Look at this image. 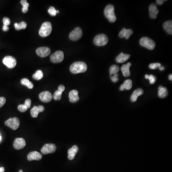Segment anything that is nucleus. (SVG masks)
Wrapping results in <instances>:
<instances>
[{"mask_svg":"<svg viewBox=\"0 0 172 172\" xmlns=\"http://www.w3.org/2000/svg\"><path fill=\"white\" fill-rule=\"evenodd\" d=\"M87 70V65L84 62H76L71 65L70 67V71L73 74H79L86 72Z\"/></svg>","mask_w":172,"mask_h":172,"instance_id":"f257e3e1","label":"nucleus"},{"mask_svg":"<svg viewBox=\"0 0 172 172\" xmlns=\"http://www.w3.org/2000/svg\"><path fill=\"white\" fill-rule=\"evenodd\" d=\"M105 16L111 23H114L116 20V17L114 13V7L112 5H108L104 9Z\"/></svg>","mask_w":172,"mask_h":172,"instance_id":"f03ea898","label":"nucleus"},{"mask_svg":"<svg viewBox=\"0 0 172 172\" xmlns=\"http://www.w3.org/2000/svg\"><path fill=\"white\" fill-rule=\"evenodd\" d=\"M52 30L51 23L46 22L43 24L39 31V35L42 37H47L48 36Z\"/></svg>","mask_w":172,"mask_h":172,"instance_id":"7ed1b4c3","label":"nucleus"},{"mask_svg":"<svg viewBox=\"0 0 172 172\" xmlns=\"http://www.w3.org/2000/svg\"><path fill=\"white\" fill-rule=\"evenodd\" d=\"M140 44L142 47L151 50L154 49L155 47V42L150 38L147 37H144L141 38L140 40Z\"/></svg>","mask_w":172,"mask_h":172,"instance_id":"20e7f679","label":"nucleus"},{"mask_svg":"<svg viewBox=\"0 0 172 172\" xmlns=\"http://www.w3.org/2000/svg\"><path fill=\"white\" fill-rule=\"evenodd\" d=\"M108 38L105 34H99L95 36L94 39V43L99 47L105 46L108 42Z\"/></svg>","mask_w":172,"mask_h":172,"instance_id":"39448f33","label":"nucleus"},{"mask_svg":"<svg viewBox=\"0 0 172 172\" xmlns=\"http://www.w3.org/2000/svg\"><path fill=\"white\" fill-rule=\"evenodd\" d=\"M64 58V54L61 51H58L53 54L50 57V60L54 63H59Z\"/></svg>","mask_w":172,"mask_h":172,"instance_id":"423d86ee","label":"nucleus"},{"mask_svg":"<svg viewBox=\"0 0 172 172\" xmlns=\"http://www.w3.org/2000/svg\"><path fill=\"white\" fill-rule=\"evenodd\" d=\"M3 64L5 65L9 69H13L17 65V60L15 58L12 56H6L2 60Z\"/></svg>","mask_w":172,"mask_h":172,"instance_id":"0eeeda50","label":"nucleus"},{"mask_svg":"<svg viewBox=\"0 0 172 172\" xmlns=\"http://www.w3.org/2000/svg\"><path fill=\"white\" fill-rule=\"evenodd\" d=\"M82 36V31L80 27H77L70 33L69 39L71 40L77 41L80 39Z\"/></svg>","mask_w":172,"mask_h":172,"instance_id":"6e6552de","label":"nucleus"},{"mask_svg":"<svg viewBox=\"0 0 172 172\" xmlns=\"http://www.w3.org/2000/svg\"><path fill=\"white\" fill-rule=\"evenodd\" d=\"M6 125L13 130H17L20 125V121L17 118H10L5 122Z\"/></svg>","mask_w":172,"mask_h":172,"instance_id":"1a4fd4ad","label":"nucleus"},{"mask_svg":"<svg viewBox=\"0 0 172 172\" xmlns=\"http://www.w3.org/2000/svg\"><path fill=\"white\" fill-rule=\"evenodd\" d=\"M56 145L54 144H46L41 149L42 154L43 155H47V154L53 153L56 151Z\"/></svg>","mask_w":172,"mask_h":172,"instance_id":"9d476101","label":"nucleus"},{"mask_svg":"<svg viewBox=\"0 0 172 172\" xmlns=\"http://www.w3.org/2000/svg\"><path fill=\"white\" fill-rule=\"evenodd\" d=\"M36 52L38 56L45 58L50 54L51 50L47 47H41L36 49Z\"/></svg>","mask_w":172,"mask_h":172,"instance_id":"9b49d317","label":"nucleus"},{"mask_svg":"<svg viewBox=\"0 0 172 172\" xmlns=\"http://www.w3.org/2000/svg\"><path fill=\"white\" fill-rule=\"evenodd\" d=\"M39 98V99L44 103H49L52 99L53 96L50 92L46 91L40 93Z\"/></svg>","mask_w":172,"mask_h":172,"instance_id":"f8f14e48","label":"nucleus"},{"mask_svg":"<svg viewBox=\"0 0 172 172\" xmlns=\"http://www.w3.org/2000/svg\"><path fill=\"white\" fill-rule=\"evenodd\" d=\"M26 145L25 140L22 138L15 139L13 143V146L17 150L22 149Z\"/></svg>","mask_w":172,"mask_h":172,"instance_id":"ddd939ff","label":"nucleus"},{"mask_svg":"<svg viewBox=\"0 0 172 172\" xmlns=\"http://www.w3.org/2000/svg\"><path fill=\"white\" fill-rule=\"evenodd\" d=\"M42 155L38 151H34L30 152L27 155L28 160L31 161L33 160H40L41 159Z\"/></svg>","mask_w":172,"mask_h":172,"instance_id":"4468645a","label":"nucleus"},{"mask_svg":"<svg viewBox=\"0 0 172 172\" xmlns=\"http://www.w3.org/2000/svg\"><path fill=\"white\" fill-rule=\"evenodd\" d=\"M149 10L151 17L152 19L156 18L157 14L159 13V10L157 9V6L152 3L150 6Z\"/></svg>","mask_w":172,"mask_h":172,"instance_id":"2eb2a0df","label":"nucleus"},{"mask_svg":"<svg viewBox=\"0 0 172 172\" xmlns=\"http://www.w3.org/2000/svg\"><path fill=\"white\" fill-rule=\"evenodd\" d=\"M69 98L71 103H75L79 101L80 98L79 96V92L76 90H72L69 93Z\"/></svg>","mask_w":172,"mask_h":172,"instance_id":"dca6fc26","label":"nucleus"},{"mask_svg":"<svg viewBox=\"0 0 172 172\" xmlns=\"http://www.w3.org/2000/svg\"><path fill=\"white\" fill-rule=\"evenodd\" d=\"M133 34L132 30L129 29L123 28L119 33V36L121 38H125L126 39H128L130 38V36Z\"/></svg>","mask_w":172,"mask_h":172,"instance_id":"f3484780","label":"nucleus"},{"mask_svg":"<svg viewBox=\"0 0 172 172\" xmlns=\"http://www.w3.org/2000/svg\"><path fill=\"white\" fill-rule=\"evenodd\" d=\"M78 151L79 148L77 145H74L72 148L69 149L68 150V158L70 160L74 159Z\"/></svg>","mask_w":172,"mask_h":172,"instance_id":"a211bd4d","label":"nucleus"},{"mask_svg":"<svg viewBox=\"0 0 172 172\" xmlns=\"http://www.w3.org/2000/svg\"><path fill=\"white\" fill-rule=\"evenodd\" d=\"M131 66V63H128L127 64L123 65L122 68H121V70L123 74V76L125 77H129L131 75L130 73V68Z\"/></svg>","mask_w":172,"mask_h":172,"instance_id":"6ab92c4d","label":"nucleus"},{"mask_svg":"<svg viewBox=\"0 0 172 172\" xmlns=\"http://www.w3.org/2000/svg\"><path fill=\"white\" fill-rule=\"evenodd\" d=\"M130 58V54H125L122 53L117 56L116 58V61L118 63H123L124 62L128 60L129 58Z\"/></svg>","mask_w":172,"mask_h":172,"instance_id":"aec40b11","label":"nucleus"},{"mask_svg":"<svg viewBox=\"0 0 172 172\" xmlns=\"http://www.w3.org/2000/svg\"><path fill=\"white\" fill-rule=\"evenodd\" d=\"M143 93H144V91L141 88H138V89H136L131 95V101L132 102H135L137 99L138 97L140 96V95H142Z\"/></svg>","mask_w":172,"mask_h":172,"instance_id":"412c9836","label":"nucleus"},{"mask_svg":"<svg viewBox=\"0 0 172 172\" xmlns=\"http://www.w3.org/2000/svg\"><path fill=\"white\" fill-rule=\"evenodd\" d=\"M158 96L161 98H165L167 96L168 91L166 88L160 86L158 88Z\"/></svg>","mask_w":172,"mask_h":172,"instance_id":"4be33fe9","label":"nucleus"},{"mask_svg":"<svg viewBox=\"0 0 172 172\" xmlns=\"http://www.w3.org/2000/svg\"><path fill=\"white\" fill-rule=\"evenodd\" d=\"M163 28L170 35L172 34V21H168L163 24Z\"/></svg>","mask_w":172,"mask_h":172,"instance_id":"5701e85b","label":"nucleus"},{"mask_svg":"<svg viewBox=\"0 0 172 172\" xmlns=\"http://www.w3.org/2000/svg\"><path fill=\"white\" fill-rule=\"evenodd\" d=\"M21 84L24 86H27V87L29 89H32L34 87V85L31 82L26 78L22 79L21 81Z\"/></svg>","mask_w":172,"mask_h":172,"instance_id":"b1692460","label":"nucleus"},{"mask_svg":"<svg viewBox=\"0 0 172 172\" xmlns=\"http://www.w3.org/2000/svg\"><path fill=\"white\" fill-rule=\"evenodd\" d=\"M14 27H15V29L17 30H20L21 29H24L26 28L27 27V24L26 23L24 22H22L19 24L17 23H15L14 24Z\"/></svg>","mask_w":172,"mask_h":172,"instance_id":"393cba45","label":"nucleus"},{"mask_svg":"<svg viewBox=\"0 0 172 172\" xmlns=\"http://www.w3.org/2000/svg\"><path fill=\"white\" fill-rule=\"evenodd\" d=\"M43 76H44V75H43L42 71L41 70H38L33 75V78L34 80H41L43 77Z\"/></svg>","mask_w":172,"mask_h":172,"instance_id":"a878e982","label":"nucleus"},{"mask_svg":"<svg viewBox=\"0 0 172 172\" xmlns=\"http://www.w3.org/2000/svg\"><path fill=\"white\" fill-rule=\"evenodd\" d=\"M119 70H120V68L118 65H112L110 69V75L112 76L114 74H117V73L119 72Z\"/></svg>","mask_w":172,"mask_h":172,"instance_id":"bb28decb","label":"nucleus"},{"mask_svg":"<svg viewBox=\"0 0 172 172\" xmlns=\"http://www.w3.org/2000/svg\"><path fill=\"white\" fill-rule=\"evenodd\" d=\"M21 5L23 6L22 12L23 13H26L28 11V7L29 5L26 0H22L21 1Z\"/></svg>","mask_w":172,"mask_h":172,"instance_id":"cd10ccee","label":"nucleus"},{"mask_svg":"<svg viewBox=\"0 0 172 172\" xmlns=\"http://www.w3.org/2000/svg\"><path fill=\"white\" fill-rule=\"evenodd\" d=\"M122 85L124 87V89H126V90H130L132 88V86H133L132 81L131 80H126Z\"/></svg>","mask_w":172,"mask_h":172,"instance_id":"c85d7f7f","label":"nucleus"},{"mask_svg":"<svg viewBox=\"0 0 172 172\" xmlns=\"http://www.w3.org/2000/svg\"><path fill=\"white\" fill-rule=\"evenodd\" d=\"M39 113V111L38 110L37 106H34L31 110V115L33 118H36Z\"/></svg>","mask_w":172,"mask_h":172,"instance_id":"c756f323","label":"nucleus"},{"mask_svg":"<svg viewBox=\"0 0 172 172\" xmlns=\"http://www.w3.org/2000/svg\"><path fill=\"white\" fill-rule=\"evenodd\" d=\"M145 78L146 79H148L149 80L150 83L151 84H154L155 82L156 78L155 76L152 75H145Z\"/></svg>","mask_w":172,"mask_h":172,"instance_id":"7c9ffc66","label":"nucleus"},{"mask_svg":"<svg viewBox=\"0 0 172 172\" xmlns=\"http://www.w3.org/2000/svg\"><path fill=\"white\" fill-rule=\"evenodd\" d=\"M48 12L52 17H55L57 13H59V11H57L54 7L51 6L48 10Z\"/></svg>","mask_w":172,"mask_h":172,"instance_id":"2f4dec72","label":"nucleus"},{"mask_svg":"<svg viewBox=\"0 0 172 172\" xmlns=\"http://www.w3.org/2000/svg\"><path fill=\"white\" fill-rule=\"evenodd\" d=\"M62 93L59 91H57L54 94L53 97L54 100H59L61 98Z\"/></svg>","mask_w":172,"mask_h":172,"instance_id":"473e14b6","label":"nucleus"},{"mask_svg":"<svg viewBox=\"0 0 172 172\" xmlns=\"http://www.w3.org/2000/svg\"><path fill=\"white\" fill-rule=\"evenodd\" d=\"M161 66V64L159 63H156L150 64L149 65L150 69H155L157 68H160Z\"/></svg>","mask_w":172,"mask_h":172,"instance_id":"72a5a7b5","label":"nucleus"},{"mask_svg":"<svg viewBox=\"0 0 172 172\" xmlns=\"http://www.w3.org/2000/svg\"><path fill=\"white\" fill-rule=\"evenodd\" d=\"M18 109L20 112H24L27 110V108L24 104L19 105L18 106Z\"/></svg>","mask_w":172,"mask_h":172,"instance_id":"f704fd0d","label":"nucleus"},{"mask_svg":"<svg viewBox=\"0 0 172 172\" xmlns=\"http://www.w3.org/2000/svg\"><path fill=\"white\" fill-rule=\"evenodd\" d=\"M118 74H114V75H113L112 76H111V80L113 82H117L119 80V79H118Z\"/></svg>","mask_w":172,"mask_h":172,"instance_id":"c9c22d12","label":"nucleus"},{"mask_svg":"<svg viewBox=\"0 0 172 172\" xmlns=\"http://www.w3.org/2000/svg\"><path fill=\"white\" fill-rule=\"evenodd\" d=\"M3 23L4 25L8 26V25L10 24L11 21H10V19L8 18L5 17L3 19Z\"/></svg>","mask_w":172,"mask_h":172,"instance_id":"e433bc0d","label":"nucleus"},{"mask_svg":"<svg viewBox=\"0 0 172 172\" xmlns=\"http://www.w3.org/2000/svg\"><path fill=\"white\" fill-rule=\"evenodd\" d=\"M6 103V99L4 97H0V108H1Z\"/></svg>","mask_w":172,"mask_h":172,"instance_id":"4c0bfd02","label":"nucleus"},{"mask_svg":"<svg viewBox=\"0 0 172 172\" xmlns=\"http://www.w3.org/2000/svg\"><path fill=\"white\" fill-rule=\"evenodd\" d=\"M24 105L27 107V109H29V108H30L31 105V99H26L25 101Z\"/></svg>","mask_w":172,"mask_h":172,"instance_id":"58836bf2","label":"nucleus"},{"mask_svg":"<svg viewBox=\"0 0 172 172\" xmlns=\"http://www.w3.org/2000/svg\"><path fill=\"white\" fill-rule=\"evenodd\" d=\"M65 88L63 85H60L58 88V91H59L62 93L65 91Z\"/></svg>","mask_w":172,"mask_h":172,"instance_id":"ea45409f","label":"nucleus"},{"mask_svg":"<svg viewBox=\"0 0 172 172\" xmlns=\"http://www.w3.org/2000/svg\"><path fill=\"white\" fill-rule=\"evenodd\" d=\"M37 107H38V110L39 111V113L44 111V110H45L44 106H42V105L37 106Z\"/></svg>","mask_w":172,"mask_h":172,"instance_id":"a19ab883","label":"nucleus"},{"mask_svg":"<svg viewBox=\"0 0 172 172\" xmlns=\"http://www.w3.org/2000/svg\"><path fill=\"white\" fill-rule=\"evenodd\" d=\"M165 1H163V0H157L156 2L157 5H162V4H163V2Z\"/></svg>","mask_w":172,"mask_h":172,"instance_id":"79ce46f5","label":"nucleus"},{"mask_svg":"<svg viewBox=\"0 0 172 172\" xmlns=\"http://www.w3.org/2000/svg\"><path fill=\"white\" fill-rule=\"evenodd\" d=\"M9 28L8 26H6V25H3V27H2V30H3V31H5V32H6L7 31L9 30Z\"/></svg>","mask_w":172,"mask_h":172,"instance_id":"37998d69","label":"nucleus"},{"mask_svg":"<svg viewBox=\"0 0 172 172\" xmlns=\"http://www.w3.org/2000/svg\"><path fill=\"white\" fill-rule=\"evenodd\" d=\"M120 89L121 91H124V89H124V87H123V85H122H122H121V87H120Z\"/></svg>","mask_w":172,"mask_h":172,"instance_id":"c03bdc74","label":"nucleus"},{"mask_svg":"<svg viewBox=\"0 0 172 172\" xmlns=\"http://www.w3.org/2000/svg\"><path fill=\"white\" fill-rule=\"evenodd\" d=\"M159 69L161 70V71H163V70L165 69V67L164 66H161L160 68H159Z\"/></svg>","mask_w":172,"mask_h":172,"instance_id":"a18cd8bd","label":"nucleus"},{"mask_svg":"<svg viewBox=\"0 0 172 172\" xmlns=\"http://www.w3.org/2000/svg\"><path fill=\"white\" fill-rule=\"evenodd\" d=\"M0 172H5V168L2 167H0Z\"/></svg>","mask_w":172,"mask_h":172,"instance_id":"49530a36","label":"nucleus"},{"mask_svg":"<svg viewBox=\"0 0 172 172\" xmlns=\"http://www.w3.org/2000/svg\"><path fill=\"white\" fill-rule=\"evenodd\" d=\"M169 80H172V74H170V75H169Z\"/></svg>","mask_w":172,"mask_h":172,"instance_id":"de8ad7c7","label":"nucleus"},{"mask_svg":"<svg viewBox=\"0 0 172 172\" xmlns=\"http://www.w3.org/2000/svg\"><path fill=\"white\" fill-rule=\"evenodd\" d=\"M1 140H2L1 135V134H0V142H1Z\"/></svg>","mask_w":172,"mask_h":172,"instance_id":"09e8293b","label":"nucleus"},{"mask_svg":"<svg viewBox=\"0 0 172 172\" xmlns=\"http://www.w3.org/2000/svg\"><path fill=\"white\" fill-rule=\"evenodd\" d=\"M19 172H23V170H20V171H19Z\"/></svg>","mask_w":172,"mask_h":172,"instance_id":"8fccbe9b","label":"nucleus"}]
</instances>
